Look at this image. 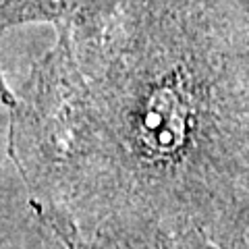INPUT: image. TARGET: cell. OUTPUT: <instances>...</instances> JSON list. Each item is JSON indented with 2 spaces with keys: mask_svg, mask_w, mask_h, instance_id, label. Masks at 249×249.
<instances>
[{
  "mask_svg": "<svg viewBox=\"0 0 249 249\" xmlns=\"http://www.w3.org/2000/svg\"><path fill=\"white\" fill-rule=\"evenodd\" d=\"M2 102L40 227L121 249L208 231L249 187V0H100Z\"/></svg>",
  "mask_w": 249,
  "mask_h": 249,
  "instance_id": "6da1fadb",
  "label": "cell"
},
{
  "mask_svg": "<svg viewBox=\"0 0 249 249\" xmlns=\"http://www.w3.org/2000/svg\"><path fill=\"white\" fill-rule=\"evenodd\" d=\"M100 0H2V29L23 23H50L67 29L88 15Z\"/></svg>",
  "mask_w": 249,
  "mask_h": 249,
  "instance_id": "7a4b0ae2",
  "label": "cell"
},
{
  "mask_svg": "<svg viewBox=\"0 0 249 249\" xmlns=\"http://www.w3.org/2000/svg\"><path fill=\"white\" fill-rule=\"evenodd\" d=\"M206 232L220 249H249V187L216 216Z\"/></svg>",
  "mask_w": 249,
  "mask_h": 249,
  "instance_id": "3957f363",
  "label": "cell"
},
{
  "mask_svg": "<svg viewBox=\"0 0 249 249\" xmlns=\"http://www.w3.org/2000/svg\"><path fill=\"white\" fill-rule=\"evenodd\" d=\"M40 237L46 249H121L114 245H106L100 243V241H91V239H83L79 235H56L54 231L40 227Z\"/></svg>",
  "mask_w": 249,
  "mask_h": 249,
  "instance_id": "277c9868",
  "label": "cell"
},
{
  "mask_svg": "<svg viewBox=\"0 0 249 249\" xmlns=\"http://www.w3.org/2000/svg\"><path fill=\"white\" fill-rule=\"evenodd\" d=\"M158 249H220V247L208 237L206 231L193 229L183 232V235H177L173 239L164 241Z\"/></svg>",
  "mask_w": 249,
  "mask_h": 249,
  "instance_id": "5b68a950",
  "label": "cell"
}]
</instances>
